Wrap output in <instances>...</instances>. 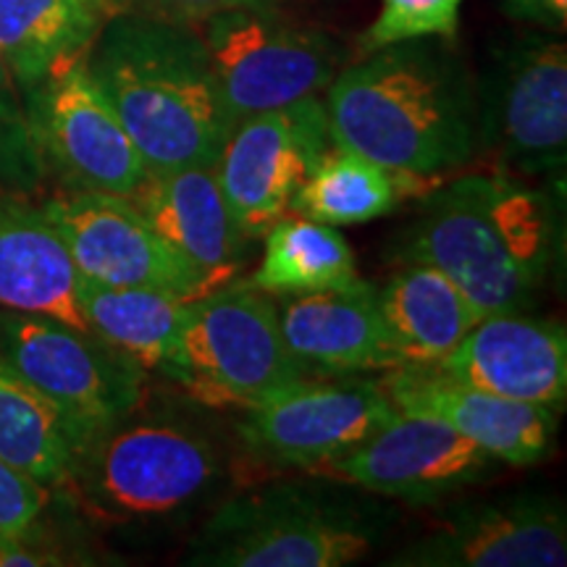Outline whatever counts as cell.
Returning a JSON list of instances; mask_svg holds the SVG:
<instances>
[{"label": "cell", "mask_w": 567, "mask_h": 567, "mask_svg": "<svg viewBox=\"0 0 567 567\" xmlns=\"http://www.w3.org/2000/svg\"><path fill=\"white\" fill-rule=\"evenodd\" d=\"M326 95L331 145L410 179H444L481 151L478 95L446 45L408 40L368 53Z\"/></svg>", "instance_id": "cell-1"}, {"label": "cell", "mask_w": 567, "mask_h": 567, "mask_svg": "<svg viewBox=\"0 0 567 567\" xmlns=\"http://www.w3.org/2000/svg\"><path fill=\"white\" fill-rule=\"evenodd\" d=\"M84 61L147 174L216 163L234 126L200 24L111 13Z\"/></svg>", "instance_id": "cell-2"}, {"label": "cell", "mask_w": 567, "mask_h": 567, "mask_svg": "<svg viewBox=\"0 0 567 567\" xmlns=\"http://www.w3.org/2000/svg\"><path fill=\"white\" fill-rule=\"evenodd\" d=\"M557 245L549 195L505 174H463L425 193L400 255L405 264L439 268L492 316L520 313L534 302Z\"/></svg>", "instance_id": "cell-3"}, {"label": "cell", "mask_w": 567, "mask_h": 567, "mask_svg": "<svg viewBox=\"0 0 567 567\" xmlns=\"http://www.w3.org/2000/svg\"><path fill=\"white\" fill-rule=\"evenodd\" d=\"M224 452L187 417L137 410L76 455L66 486L92 520L161 526L200 509L224 484Z\"/></svg>", "instance_id": "cell-4"}, {"label": "cell", "mask_w": 567, "mask_h": 567, "mask_svg": "<svg viewBox=\"0 0 567 567\" xmlns=\"http://www.w3.org/2000/svg\"><path fill=\"white\" fill-rule=\"evenodd\" d=\"M379 528L342 499L300 486L226 502L187 551L203 567H342L371 555Z\"/></svg>", "instance_id": "cell-5"}, {"label": "cell", "mask_w": 567, "mask_h": 567, "mask_svg": "<svg viewBox=\"0 0 567 567\" xmlns=\"http://www.w3.org/2000/svg\"><path fill=\"white\" fill-rule=\"evenodd\" d=\"M210 408H255L305 371L289 354L274 297L229 284L189 302L179 344L166 371Z\"/></svg>", "instance_id": "cell-6"}, {"label": "cell", "mask_w": 567, "mask_h": 567, "mask_svg": "<svg viewBox=\"0 0 567 567\" xmlns=\"http://www.w3.org/2000/svg\"><path fill=\"white\" fill-rule=\"evenodd\" d=\"M0 360L59 413L74 460L142 402L145 371L92 331L0 308Z\"/></svg>", "instance_id": "cell-7"}, {"label": "cell", "mask_w": 567, "mask_h": 567, "mask_svg": "<svg viewBox=\"0 0 567 567\" xmlns=\"http://www.w3.org/2000/svg\"><path fill=\"white\" fill-rule=\"evenodd\" d=\"M200 34L231 126L318 95L342 66L329 34L268 3L213 13Z\"/></svg>", "instance_id": "cell-8"}, {"label": "cell", "mask_w": 567, "mask_h": 567, "mask_svg": "<svg viewBox=\"0 0 567 567\" xmlns=\"http://www.w3.org/2000/svg\"><path fill=\"white\" fill-rule=\"evenodd\" d=\"M478 95V142L515 172L557 174L567 158L565 42L526 34L505 51Z\"/></svg>", "instance_id": "cell-9"}, {"label": "cell", "mask_w": 567, "mask_h": 567, "mask_svg": "<svg viewBox=\"0 0 567 567\" xmlns=\"http://www.w3.org/2000/svg\"><path fill=\"white\" fill-rule=\"evenodd\" d=\"M396 415L381 381L360 375H302L245 410L239 423L250 455L276 467H318L342 457Z\"/></svg>", "instance_id": "cell-10"}, {"label": "cell", "mask_w": 567, "mask_h": 567, "mask_svg": "<svg viewBox=\"0 0 567 567\" xmlns=\"http://www.w3.org/2000/svg\"><path fill=\"white\" fill-rule=\"evenodd\" d=\"M329 147V118L318 95L234 126L213 166L247 239L264 237L289 210L297 189Z\"/></svg>", "instance_id": "cell-11"}, {"label": "cell", "mask_w": 567, "mask_h": 567, "mask_svg": "<svg viewBox=\"0 0 567 567\" xmlns=\"http://www.w3.org/2000/svg\"><path fill=\"white\" fill-rule=\"evenodd\" d=\"M61 234L82 279L105 287H145L184 302L205 297L182 260L155 237L130 197L74 189L42 208Z\"/></svg>", "instance_id": "cell-12"}, {"label": "cell", "mask_w": 567, "mask_h": 567, "mask_svg": "<svg viewBox=\"0 0 567 567\" xmlns=\"http://www.w3.org/2000/svg\"><path fill=\"white\" fill-rule=\"evenodd\" d=\"M394 567H563L567 517L555 496L520 494L452 507L429 534L389 559Z\"/></svg>", "instance_id": "cell-13"}, {"label": "cell", "mask_w": 567, "mask_h": 567, "mask_svg": "<svg viewBox=\"0 0 567 567\" xmlns=\"http://www.w3.org/2000/svg\"><path fill=\"white\" fill-rule=\"evenodd\" d=\"M494 457L455 429L415 413H400L342 457L318 467L326 478L405 502H436L478 484Z\"/></svg>", "instance_id": "cell-14"}, {"label": "cell", "mask_w": 567, "mask_h": 567, "mask_svg": "<svg viewBox=\"0 0 567 567\" xmlns=\"http://www.w3.org/2000/svg\"><path fill=\"white\" fill-rule=\"evenodd\" d=\"M84 59L38 84V137L74 189L132 197L147 168Z\"/></svg>", "instance_id": "cell-15"}, {"label": "cell", "mask_w": 567, "mask_h": 567, "mask_svg": "<svg viewBox=\"0 0 567 567\" xmlns=\"http://www.w3.org/2000/svg\"><path fill=\"white\" fill-rule=\"evenodd\" d=\"M436 373L481 392L563 410L567 400V334L547 318L520 313L484 316Z\"/></svg>", "instance_id": "cell-16"}, {"label": "cell", "mask_w": 567, "mask_h": 567, "mask_svg": "<svg viewBox=\"0 0 567 567\" xmlns=\"http://www.w3.org/2000/svg\"><path fill=\"white\" fill-rule=\"evenodd\" d=\"M130 200L205 295L229 287L243 271L247 237L234 221L216 166L145 174Z\"/></svg>", "instance_id": "cell-17"}, {"label": "cell", "mask_w": 567, "mask_h": 567, "mask_svg": "<svg viewBox=\"0 0 567 567\" xmlns=\"http://www.w3.org/2000/svg\"><path fill=\"white\" fill-rule=\"evenodd\" d=\"M381 386L400 413L436 417L499 463H542L555 444V410L457 384L431 365L392 368Z\"/></svg>", "instance_id": "cell-18"}, {"label": "cell", "mask_w": 567, "mask_h": 567, "mask_svg": "<svg viewBox=\"0 0 567 567\" xmlns=\"http://www.w3.org/2000/svg\"><path fill=\"white\" fill-rule=\"evenodd\" d=\"M375 295L371 281L354 279L321 292L281 297L276 308L284 342L305 375L392 371Z\"/></svg>", "instance_id": "cell-19"}, {"label": "cell", "mask_w": 567, "mask_h": 567, "mask_svg": "<svg viewBox=\"0 0 567 567\" xmlns=\"http://www.w3.org/2000/svg\"><path fill=\"white\" fill-rule=\"evenodd\" d=\"M80 271L45 213L0 205V308L90 331L80 305Z\"/></svg>", "instance_id": "cell-20"}, {"label": "cell", "mask_w": 567, "mask_h": 567, "mask_svg": "<svg viewBox=\"0 0 567 567\" xmlns=\"http://www.w3.org/2000/svg\"><path fill=\"white\" fill-rule=\"evenodd\" d=\"M394 368L436 365L486 313L450 276L408 264L375 295Z\"/></svg>", "instance_id": "cell-21"}, {"label": "cell", "mask_w": 567, "mask_h": 567, "mask_svg": "<svg viewBox=\"0 0 567 567\" xmlns=\"http://www.w3.org/2000/svg\"><path fill=\"white\" fill-rule=\"evenodd\" d=\"M109 17L105 0H0V59L38 87L84 59Z\"/></svg>", "instance_id": "cell-22"}, {"label": "cell", "mask_w": 567, "mask_h": 567, "mask_svg": "<svg viewBox=\"0 0 567 567\" xmlns=\"http://www.w3.org/2000/svg\"><path fill=\"white\" fill-rule=\"evenodd\" d=\"M80 305L90 331L142 371H166L179 344L189 302L145 287H105L80 279Z\"/></svg>", "instance_id": "cell-23"}, {"label": "cell", "mask_w": 567, "mask_h": 567, "mask_svg": "<svg viewBox=\"0 0 567 567\" xmlns=\"http://www.w3.org/2000/svg\"><path fill=\"white\" fill-rule=\"evenodd\" d=\"M423 184L429 182L394 174L363 155L331 145L297 189L289 210L326 226H358L392 213L402 197Z\"/></svg>", "instance_id": "cell-24"}, {"label": "cell", "mask_w": 567, "mask_h": 567, "mask_svg": "<svg viewBox=\"0 0 567 567\" xmlns=\"http://www.w3.org/2000/svg\"><path fill=\"white\" fill-rule=\"evenodd\" d=\"M358 279L354 252L337 226L281 216L266 231V255L247 287L271 297L308 295Z\"/></svg>", "instance_id": "cell-25"}, {"label": "cell", "mask_w": 567, "mask_h": 567, "mask_svg": "<svg viewBox=\"0 0 567 567\" xmlns=\"http://www.w3.org/2000/svg\"><path fill=\"white\" fill-rule=\"evenodd\" d=\"M0 460L45 488L66 486L74 446L59 413L0 360Z\"/></svg>", "instance_id": "cell-26"}, {"label": "cell", "mask_w": 567, "mask_h": 567, "mask_svg": "<svg viewBox=\"0 0 567 567\" xmlns=\"http://www.w3.org/2000/svg\"><path fill=\"white\" fill-rule=\"evenodd\" d=\"M463 0H381L379 17L360 40L363 53L396 45L408 40L444 38L457 34Z\"/></svg>", "instance_id": "cell-27"}, {"label": "cell", "mask_w": 567, "mask_h": 567, "mask_svg": "<svg viewBox=\"0 0 567 567\" xmlns=\"http://www.w3.org/2000/svg\"><path fill=\"white\" fill-rule=\"evenodd\" d=\"M48 494L51 488L0 460V544L34 530L48 505Z\"/></svg>", "instance_id": "cell-28"}, {"label": "cell", "mask_w": 567, "mask_h": 567, "mask_svg": "<svg viewBox=\"0 0 567 567\" xmlns=\"http://www.w3.org/2000/svg\"><path fill=\"white\" fill-rule=\"evenodd\" d=\"M258 3L268 0H105L111 13H140V17L179 21V24H203L213 13Z\"/></svg>", "instance_id": "cell-29"}, {"label": "cell", "mask_w": 567, "mask_h": 567, "mask_svg": "<svg viewBox=\"0 0 567 567\" xmlns=\"http://www.w3.org/2000/svg\"><path fill=\"white\" fill-rule=\"evenodd\" d=\"M502 11L509 19L530 21L549 30H565L567 24V0H502Z\"/></svg>", "instance_id": "cell-30"}, {"label": "cell", "mask_w": 567, "mask_h": 567, "mask_svg": "<svg viewBox=\"0 0 567 567\" xmlns=\"http://www.w3.org/2000/svg\"><path fill=\"white\" fill-rule=\"evenodd\" d=\"M17 565H27V567L63 565V559H59L48 549L32 547V530H30L27 536L0 544V567H17Z\"/></svg>", "instance_id": "cell-31"}, {"label": "cell", "mask_w": 567, "mask_h": 567, "mask_svg": "<svg viewBox=\"0 0 567 567\" xmlns=\"http://www.w3.org/2000/svg\"><path fill=\"white\" fill-rule=\"evenodd\" d=\"M13 118H17V97H13L11 87V71L0 59V124L13 122Z\"/></svg>", "instance_id": "cell-32"}]
</instances>
